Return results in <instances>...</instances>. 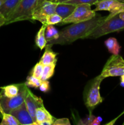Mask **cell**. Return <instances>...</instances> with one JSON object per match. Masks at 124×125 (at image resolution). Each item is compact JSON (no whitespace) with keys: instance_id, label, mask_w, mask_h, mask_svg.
Masks as SVG:
<instances>
[{"instance_id":"obj_1","label":"cell","mask_w":124,"mask_h":125,"mask_svg":"<svg viewBox=\"0 0 124 125\" xmlns=\"http://www.w3.org/2000/svg\"><path fill=\"white\" fill-rule=\"evenodd\" d=\"M106 18V17H102L97 14L89 20L72 23L59 32L58 39L47 42V44L51 46L53 45H66L72 43L78 39H85L95 28L103 23Z\"/></svg>"},{"instance_id":"obj_2","label":"cell","mask_w":124,"mask_h":125,"mask_svg":"<svg viewBox=\"0 0 124 125\" xmlns=\"http://www.w3.org/2000/svg\"><path fill=\"white\" fill-rule=\"evenodd\" d=\"M44 0H21L6 19L5 25L24 20L32 21L34 10Z\"/></svg>"},{"instance_id":"obj_3","label":"cell","mask_w":124,"mask_h":125,"mask_svg":"<svg viewBox=\"0 0 124 125\" xmlns=\"http://www.w3.org/2000/svg\"><path fill=\"white\" fill-rule=\"evenodd\" d=\"M103 79L100 74L90 81L86 85L84 91V102L90 113L103 101V98L100 94V87Z\"/></svg>"},{"instance_id":"obj_4","label":"cell","mask_w":124,"mask_h":125,"mask_svg":"<svg viewBox=\"0 0 124 125\" xmlns=\"http://www.w3.org/2000/svg\"><path fill=\"white\" fill-rule=\"evenodd\" d=\"M124 30V21L119 17V14L105 20L95 28L85 39H96L105 35Z\"/></svg>"},{"instance_id":"obj_5","label":"cell","mask_w":124,"mask_h":125,"mask_svg":"<svg viewBox=\"0 0 124 125\" xmlns=\"http://www.w3.org/2000/svg\"><path fill=\"white\" fill-rule=\"evenodd\" d=\"M89 4H81L76 5L75 9L71 14L63 19L58 25H63L68 23H78L89 20L97 15L96 12L91 8Z\"/></svg>"},{"instance_id":"obj_6","label":"cell","mask_w":124,"mask_h":125,"mask_svg":"<svg viewBox=\"0 0 124 125\" xmlns=\"http://www.w3.org/2000/svg\"><path fill=\"white\" fill-rule=\"evenodd\" d=\"M29 89L24 83L19 84V92L17 96L8 98L0 93V106L6 112L9 113L13 110L19 107L25 101Z\"/></svg>"},{"instance_id":"obj_7","label":"cell","mask_w":124,"mask_h":125,"mask_svg":"<svg viewBox=\"0 0 124 125\" xmlns=\"http://www.w3.org/2000/svg\"><path fill=\"white\" fill-rule=\"evenodd\" d=\"M124 73V59L122 56L112 55L104 65L100 75L103 78L121 76Z\"/></svg>"},{"instance_id":"obj_8","label":"cell","mask_w":124,"mask_h":125,"mask_svg":"<svg viewBox=\"0 0 124 125\" xmlns=\"http://www.w3.org/2000/svg\"><path fill=\"white\" fill-rule=\"evenodd\" d=\"M58 2L53 0H44L32 14V21H39L43 24H46V18L49 15L55 13V9Z\"/></svg>"},{"instance_id":"obj_9","label":"cell","mask_w":124,"mask_h":125,"mask_svg":"<svg viewBox=\"0 0 124 125\" xmlns=\"http://www.w3.org/2000/svg\"><path fill=\"white\" fill-rule=\"evenodd\" d=\"M94 12L100 10H106L110 12L106 18H111L120 12L124 11V2L114 0H102L96 3Z\"/></svg>"},{"instance_id":"obj_10","label":"cell","mask_w":124,"mask_h":125,"mask_svg":"<svg viewBox=\"0 0 124 125\" xmlns=\"http://www.w3.org/2000/svg\"><path fill=\"white\" fill-rule=\"evenodd\" d=\"M10 114L17 118V120L19 122L20 125H35V122H34L29 111L27 109L25 103L22 104L19 107H17V109L11 111Z\"/></svg>"},{"instance_id":"obj_11","label":"cell","mask_w":124,"mask_h":125,"mask_svg":"<svg viewBox=\"0 0 124 125\" xmlns=\"http://www.w3.org/2000/svg\"><path fill=\"white\" fill-rule=\"evenodd\" d=\"M26 106L27 109L31 115L33 120L35 122V113L36 109L38 107L43 106V101L40 97L35 96L29 90L24 101Z\"/></svg>"},{"instance_id":"obj_12","label":"cell","mask_w":124,"mask_h":125,"mask_svg":"<svg viewBox=\"0 0 124 125\" xmlns=\"http://www.w3.org/2000/svg\"><path fill=\"white\" fill-rule=\"evenodd\" d=\"M21 0H6L0 7V28L5 25L7 17L15 9Z\"/></svg>"},{"instance_id":"obj_13","label":"cell","mask_w":124,"mask_h":125,"mask_svg":"<svg viewBox=\"0 0 124 125\" xmlns=\"http://www.w3.org/2000/svg\"><path fill=\"white\" fill-rule=\"evenodd\" d=\"M55 120V119L46 109L44 105L36 109L35 113V125H40V123L44 122H49L53 125Z\"/></svg>"},{"instance_id":"obj_14","label":"cell","mask_w":124,"mask_h":125,"mask_svg":"<svg viewBox=\"0 0 124 125\" xmlns=\"http://www.w3.org/2000/svg\"><path fill=\"white\" fill-rule=\"evenodd\" d=\"M51 45L46 44V46H45L46 49H45L44 52L40 61L44 65L57 62V56L58 55V53L53 52L51 49Z\"/></svg>"},{"instance_id":"obj_15","label":"cell","mask_w":124,"mask_h":125,"mask_svg":"<svg viewBox=\"0 0 124 125\" xmlns=\"http://www.w3.org/2000/svg\"><path fill=\"white\" fill-rule=\"evenodd\" d=\"M75 7L76 5L58 2L55 9V13L62 17L63 19H64L71 14Z\"/></svg>"},{"instance_id":"obj_16","label":"cell","mask_w":124,"mask_h":125,"mask_svg":"<svg viewBox=\"0 0 124 125\" xmlns=\"http://www.w3.org/2000/svg\"><path fill=\"white\" fill-rule=\"evenodd\" d=\"M0 117L2 118L0 125H19L20 123L12 114L6 112L0 106Z\"/></svg>"},{"instance_id":"obj_17","label":"cell","mask_w":124,"mask_h":125,"mask_svg":"<svg viewBox=\"0 0 124 125\" xmlns=\"http://www.w3.org/2000/svg\"><path fill=\"white\" fill-rule=\"evenodd\" d=\"M105 45L106 46L108 51L113 55H118L121 49L117 40L115 38L110 37L105 41Z\"/></svg>"},{"instance_id":"obj_18","label":"cell","mask_w":124,"mask_h":125,"mask_svg":"<svg viewBox=\"0 0 124 125\" xmlns=\"http://www.w3.org/2000/svg\"><path fill=\"white\" fill-rule=\"evenodd\" d=\"M1 94L8 98H12L17 96L19 92V84H11L1 88Z\"/></svg>"},{"instance_id":"obj_19","label":"cell","mask_w":124,"mask_h":125,"mask_svg":"<svg viewBox=\"0 0 124 125\" xmlns=\"http://www.w3.org/2000/svg\"><path fill=\"white\" fill-rule=\"evenodd\" d=\"M46 26H47V24H43L42 26L41 27L40 30L38 31L36 37H35L36 45L41 50H42L47 44V40L45 37V30H46Z\"/></svg>"},{"instance_id":"obj_20","label":"cell","mask_w":124,"mask_h":125,"mask_svg":"<svg viewBox=\"0 0 124 125\" xmlns=\"http://www.w3.org/2000/svg\"><path fill=\"white\" fill-rule=\"evenodd\" d=\"M59 37V32L52 24H49L46 26L45 30V37L47 42L55 40Z\"/></svg>"},{"instance_id":"obj_21","label":"cell","mask_w":124,"mask_h":125,"mask_svg":"<svg viewBox=\"0 0 124 125\" xmlns=\"http://www.w3.org/2000/svg\"><path fill=\"white\" fill-rule=\"evenodd\" d=\"M56 63L57 62H54V63H51V64L44 65L43 70L42 74H41V78H40L41 81L48 80L53 75Z\"/></svg>"},{"instance_id":"obj_22","label":"cell","mask_w":124,"mask_h":125,"mask_svg":"<svg viewBox=\"0 0 124 125\" xmlns=\"http://www.w3.org/2000/svg\"><path fill=\"white\" fill-rule=\"evenodd\" d=\"M41 80L40 78H36L34 76H27L26 81L24 83L25 85L28 87H32L35 89H38L41 84Z\"/></svg>"},{"instance_id":"obj_23","label":"cell","mask_w":124,"mask_h":125,"mask_svg":"<svg viewBox=\"0 0 124 125\" xmlns=\"http://www.w3.org/2000/svg\"><path fill=\"white\" fill-rule=\"evenodd\" d=\"M63 20V18L57 13H52V14L49 15L46 17V24L47 25H49V24H52V25L58 24L60 23H61V21Z\"/></svg>"},{"instance_id":"obj_24","label":"cell","mask_w":124,"mask_h":125,"mask_svg":"<svg viewBox=\"0 0 124 125\" xmlns=\"http://www.w3.org/2000/svg\"><path fill=\"white\" fill-rule=\"evenodd\" d=\"M43 68L44 65L40 61L38 63L35 65V67L33 68L32 71V75L40 79L41 74H42L43 70Z\"/></svg>"},{"instance_id":"obj_25","label":"cell","mask_w":124,"mask_h":125,"mask_svg":"<svg viewBox=\"0 0 124 125\" xmlns=\"http://www.w3.org/2000/svg\"><path fill=\"white\" fill-rule=\"evenodd\" d=\"M97 2H98V0H68L63 2L73 5H78L81 4H89L91 5H95Z\"/></svg>"},{"instance_id":"obj_26","label":"cell","mask_w":124,"mask_h":125,"mask_svg":"<svg viewBox=\"0 0 124 125\" xmlns=\"http://www.w3.org/2000/svg\"><path fill=\"white\" fill-rule=\"evenodd\" d=\"M40 91L43 93H46L50 89V84L49 82L47 81V80L41 81V84L39 87Z\"/></svg>"},{"instance_id":"obj_27","label":"cell","mask_w":124,"mask_h":125,"mask_svg":"<svg viewBox=\"0 0 124 125\" xmlns=\"http://www.w3.org/2000/svg\"><path fill=\"white\" fill-rule=\"evenodd\" d=\"M53 125H70L71 123L68 118H60L55 120Z\"/></svg>"},{"instance_id":"obj_28","label":"cell","mask_w":124,"mask_h":125,"mask_svg":"<svg viewBox=\"0 0 124 125\" xmlns=\"http://www.w3.org/2000/svg\"><path fill=\"white\" fill-rule=\"evenodd\" d=\"M100 124V122L98 120L97 117H96L90 125H99Z\"/></svg>"},{"instance_id":"obj_29","label":"cell","mask_w":124,"mask_h":125,"mask_svg":"<svg viewBox=\"0 0 124 125\" xmlns=\"http://www.w3.org/2000/svg\"><path fill=\"white\" fill-rule=\"evenodd\" d=\"M119 16L123 21H124V11L120 12V13L119 14Z\"/></svg>"},{"instance_id":"obj_30","label":"cell","mask_w":124,"mask_h":125,"mask_svg":"<svg viewBox=\"0 0 124 125\" xmlns=\"http://www.w3.org/2000/svg\"><path fill=\"white\" fill-rule=\"evenodd\" d=\"M66 1H68V0H54V1H56L57 2H63Z\"/></svg>"},{"instance_id":"obj_31","label":"cell","mask_w":124,"mask_h":125,"mask_svg":"<svg viewBox=\"0 0 124 125\" xmlns=\"http://www.w3.org/2000/svg\"><path fill=\"white\" fill-rule=\"evenodd\" d=\"M5 1H6V0H0V7L3 4V3Z\"/></svg>"},{"instance_id":"obj_32","label":"cell","mask_w":124,"mask_h":125,"mask_svg":"<svg viewBox=\"0 0 124 125\" xmlns=\"http://www.w3.org/2000/svg\"><path fill=\"white\" fill-rule=\"evenodd\" d=\"M121 82L124 83V73L123 74V75L121 76Z\"/></svg>"},{"instance_id":"obj_33","label":"cell","mask_w":124,"mask_h":125,"mask_svg":"<svg viewBox=\"0 0 124 125\" xmlns=\"http://www.w3.org/2000/svg\"><path fill=\"white\" fill-rule=\"evenodd\" d=\"M102 1V0H98V1ZM114 1H120V2H124V0H114Z\"/></svg>"},{"instance_id":"obj_34","label":"cell","mask_w":124,"mask_h":125,"mask_svg":"<svg viewBox=\"0 0 124 125\" xmlns=\"http://www.w3.org/2000/svg\"><path fill=\"white\" fill-rule=\"evenodd\" d=\"M53 1H54V0H53Z\"/></svg>"}]
</instances>
